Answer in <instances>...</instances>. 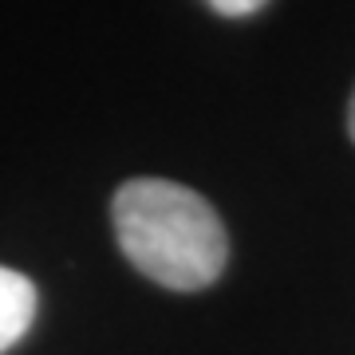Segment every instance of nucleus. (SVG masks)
<instances>
[{
  "mask_svg": "<svg viewBox=\"0 0 355 355\" xmlns=\"http://www.w3.org/2000/svg\"><path fill=\"white\" fill-rule=\"evenodd\" d=\"M114 237L142 277L174 292H198L221 277L229 237L202 193L166 178H135L111 205Z\"/></svg>",
  "mask_w": 355,
  "mask_h": 355,
  "instance_id": "f257e3e1",
  "label": "nucleus"
},
{
  "mask_svg": "<svg viewBox=\"0 0 355 355\" xmlns=\"http://www.w3.org/2000/svg\"><path fill=\"white\" fill-rule=\"evenodd\" d=\"M32 320H36V284L24 272L0 265V355L32 328Z\"/></svg>",
  "mask_w": 355,
  "mask_h": 355,
  "instance_id": "f03ea898",
  "label": "nucleus"
},
{
  "mask_svg": "<svg viewBox=\"0 0 355 355\" xmlns=\"http://www.w3.org/2000/svg\"><path fill=\"white\" fill-rule=\"evenodd\" d=\"M205 4L221 16H249V12H257L265 0H205Z\"/></svg>",
  "mask_w": 355,
  "mask_h": 355,
  "instance_id": "7ed1b4c3",
  "label": "nucleus"
},
{
  "mask_svg": "<svg viewBox=\"0 0 355 355\" xmlns=\"http://www.w3.org/2000/svg\"><path fill=\"white\" fill-rule=\"evenodd\" d=\"M347 130H352V142H355V95H352V107H347Z\"/></svg>",
  "mask_w": 355,
  "mask_h": 355,
  "instance_id": "20e7f679",
  "label": "nucleus"
}]
</instances>
